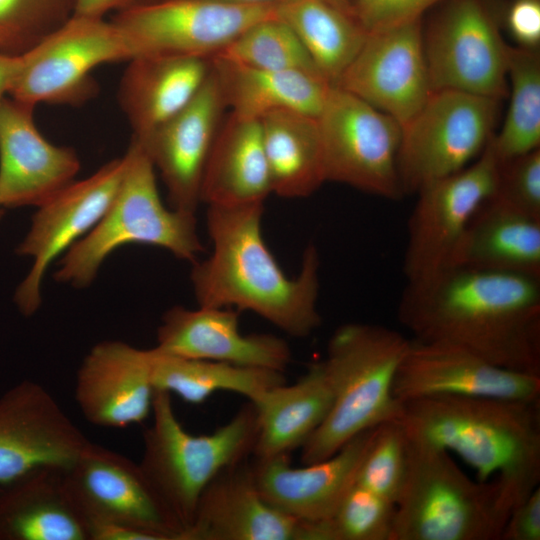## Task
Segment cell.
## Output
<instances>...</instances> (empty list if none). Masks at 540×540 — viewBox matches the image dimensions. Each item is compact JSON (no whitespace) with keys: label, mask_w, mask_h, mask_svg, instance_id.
Listing matches in <instances>:
<instances>
[{"label":"cell","mask_w":540,"mask_h":540,"mask_svg":"<svg viewBox=\"0 0 540 540\" xmlns=\"http://www.w3.org/2000/svg\"><path fill=\"white\" fill-rule=\"evenodd\" d=\"M375 429L361 432L334 455L302 467H293L290 455L254 459L253 471L262 497L304 523L317 524L329 519L355 484Z\"/></svg>","instance_id":"obj_23"},{"label":"cell","mask_w":540,"mask_h":540,"mask_svg":"<svg viewBox=\"0 0 540 540\" xmlns=\"http://www.w3.org/2000/svg\"><path fill=\"white\" fill-rule=\"evenodd\" d=\"M183 540H315V533L262 497L249 457L208 484Z\"/></svg>","instance_id":"obj_21"},{"label":"cell","mask_w":540,"mask_h":540,"mask_svg":"<svg viewBox=\"0 0 540 540\" xmlns=\"http://www.w3.org/2000/svg\"><path fill=\"white\" fill-rule=\"evenodd\" d=\"M150 377L158 391L200 404L212 394L227 391L256 402L269 389L287 382L282 371L220 361L185 358L148 349Z\"/></svg>","instance_id":"obj_32"},{"label":"cell","mask_w":540,"mask_h":540,"mask_svg":"<svg viewBox=\"0 0 540 540\" xmlns=\"http://www.w3.org/2000/svg\"><path fill=\"white\" fill-rule=\"evenodd\" d=\"M63 477L86 527L90 522H111L147 531L159 540H182L181 525L139 464L129 458L88 440Z\"/></svg>","instance_id":"obj_15"},{"label":"cell","mask_w":540,"mask_h":540,"mask_svg":"<svg viewBox=\"0 0 540 540\" xmlns=\"http://www.w3.org/2000/svg\"><path fill=\"white\" fill-rule=\"evenodd\" d=\"M500 100L456 90L432 91L401 126L398 174L403 194L468 166L495 133Z\"/></svg>","instance_id":"obj_9"},{"label":"cell","mask_w":540,"mask_h":540,"mask_svg":"<svg viewBox=\"0 0 540 540\" xmlns=\"http://www.w3.org/2000/svg\"><path fill=\"white\" fill-rule=\"evenodd\" d=\"M400 402L432 396L540 399V375L494 365L456 346L410 339L393 383Z\"/></svg>","instance_id":"obj_18"},{"label":"cell","mask_w":540,"mask_h":540,"mask_svg":"<svg viewBox=\"0 0 540 540\" xmlns=\"http://www.w3.org/2000/svg\"><path fill=\"white\" fill-rule=\"evenodd\" d=\"M3 209H4V208L0 205V219H1L2 214H3Z\"/></svg>","instance_id":"obj_48"},{"label":"cell","mask_w":540,"mask_h":540,"mask_svg":"<svg viewBox=\"0 0 540 540\" xmlns=\"http://www.w3.org/2000/svg\"><path fill=\"white\" fill-rule=\"evenodd\" d=\"M272 193L305 198L325 182L317 117L276 111L260 119Z\"/></svg>","instance_id":"obj_31"},{"label":"cell","mask_w":540,"mask_h":540,"mask_svg":"<svg viewBox=\"0 0 540 540\" xmlns=\"http://www.w3.org/2000/svg\"><path fill=\"white\" fill-rule=\"evenodd\" d=\"M409 344L398 331L376 324L347 323L333 332L322 359L333 404L302 446V464L324 460L361 432L401 418L393 383Z\"/></svg>","instance_id":"obj_4"},{"label":"cell","mask_w":540,"mask_h":540,"mask_svg":"<svg viewBox=\"0 0 540 540\" xmlns=\"http://www.w3.org/2000/svg\"><path fill=\"white\" fill-rule=\"evenodd\" d=\"M264 203L210 205L211 254L195 261L190 280L198 306L251 311L284 333L310 336L321 325L320 255L309 244L299 273L288 277L262 234Z\"/></svg>","instance_id":"obj_2"},{"label":"cell","mask_w":540,"mask_h":540,"mask_svg":"<svg viewBox=\"0 0 540 540\" xmlns=\"http://www.w3.org/2000/svg\"><path fill=\"white\" fill-rule=\"evenodd\" d=\"M396 504L354 484L331 517L316 524L317 540H391Z\"/></svg>","instance_id":"obj_37"},{"label":"cell","mask_w":540,"mask_h":540,"mask_svg":"<svg viewBox=\"0 0 540 540\" xmlns=\"http://www.w3.org/2000/svg\"><path fill=\"white\" fill-rule=\"evenodd\" d=\"M500 540H540V488L510 513Z\"/></svg>","instance_id":"obj_42"},{"label":"cell","mask_w":540,"mask_h":540,"mask_svg":"<svg viewBox=\"0 0 540 540\" xmlns=\"http://www.w3.org/2000/svg\"><path fill=\"white\" fill-rule=\"evenodd\" d=\"M211 70L207 58L140 54L127 61L117 102L131 130L142 139L162 125L198 93Z\"/></svg>","instance_id":"obj_25"},{"label":"cell","mask_w":540,"mask_h":540,"mask_svg":"<svg viewBox=\"0 0 540 540\" xmlns=\"http://www.w3.org/2000/svg\"><path fill=\"white\" fill-rule=\"evenodd\" d=\"M234 308L173 306L157 328L155 348L170 355L285 372L292 353L281 337L244 334Z\"/></svg>","instance_id":"obj_22"},{"label":"cell","mask_w":540,"mask_h":540,"mask_svg":"<svg viewBox=\"0 0 540 540\" xmlns=\"http://www.w3.org/2000/svg\"><path fill=\"white\" fill-rule=\"evenodd\" d=\"M210 60L226 107L252 119L282 110L317 117L332 86L305 71L250 68L217 57Z\"/></svg>","instance_id":"obj_30"},{"label":"cell","mask_w":540,"mask_h":540,"mask_svg":"<svg viewBox=\"0 0 540 540\" xmlns=\"http://www.w3.org/2000/svg\"><path fill=\"white\" fill-rule=\"evenodd\" d=\"M126 159L114 158L90 176L74 180L37 207L20 256L32 259L29 273L16 289L14 302L24 316L42 303L41 286L50 265L87 235L110 206L121 182Z\"/></svg>","instance_id":"obj_13"},{"label":"cell","mask_w":540,"mask_h":540,"mask_svg":"<svg viewBox=\"0 0 540 540\" xmlns=\"http://www.w3.org/2000/svg\"><path fill=\"white\" fill-rule=\"evenodd\" d=\"M490 140L468 166L425 185L416 193L417 202L407 223L403 260L407 282L425 279L451 265L471 218L493 195L499 161Z\"/></svg>","instance_id":"obj_12"},{"label":"cell","mask_w":540,"mask_h":540,"mask_svg":"<svg viewBox=\"0 0 540 540\" xmlns=\"http://www.w3.org/2000/svg\"><path fill=\"white\" fill-rule=\"evenodd\" d=\"M87 442L39 383L25 380L0 396L1 487L38 469H68Z\"/></svg>","instance_id":"obj_16"},{"label":"cell","mask_w":540,"mask_h":540,"mask_svg":"<svg viewBox=\"0 0 540 540\" xmlns=\"http://www.w3.org/2000/svg\"><path fill=\"white\" fill-rule=\"evenodd\" d=\"M253 404L257 412L254 459L290 455L301 449L324 422L333 404V390L323 360L311 363L295 383L277 385Z\"/></svg>","instance_id":"obj_26"},{"label":"cell","mask_w":540,"mask_h":540,"mask_svg":"<svg viewBox=\"0 0 540 540\" xmlns=\"http://www.w3.org/2000/svg\"><path fill=\"white\" fill-rule=\"evenodd\" d=\"M508 46L482 0H446L423 28L431 90L507 98Z\"/></svg>","instance_id":"obj_11"},{"label":"cell","mask_w":540,"mask_h":540,"mask_svg":"<svg viewBox=\"0 0 540 540\" xmlns=\"http://www.w3.org/2000/svg\"><path fill=\"white\" fill-rule=\"evenodd\" d=\"M0 490H1V486H0Z\"/></svg>","instance_id":"obj_49"},{"label":"cell","mask_w":540,"mask_h":540,"mask_svg":"<svg viewBox=\"0 0 540 540\" xmlns=\"http://www.w3.org/2000/svg\"><path fill=\"white\" fill-rule=\"evenodd\" d=\"M406 431L408 473L391 540H500L510 513L498 481H473L447 450Z\"/></svg>","instance_id":"obj_5"},{"label":"cell","mask_w":540,"mask_h":540,"mask_svg":"<svg viewBox=\"0 0 540 540\" xmlns=\"http://www.w3.org/2000/svg\"><path fill=\"white\" fill-rule=\"evenodd\" d=\"M333 86L404 125L432 92L422 19L367 32L360 50Z\"/></svg>","instance_id":"obj_17"},{"label":"cell","mask_w":540,"mask_h":540,"mask_svg":"<svg viewBox=\"0 0 540 540\" xmlns=\"http://www.w3.org/2000/svg\"><path fill=\"white\" fill-rule=\"evenodd\" d=\"M271 193L260 120L230 112L223 119L208 156L201 203H264Z\"/></svg>","instance_id":"obj_27"},{"label":"cell","mask_w":540,"mask_h":540,"mask_svg":"<svg viewBox=\"0 0 540 540\" xmlns=\"http://www.w3.org/2000/svg\"><path fill=\"white\" fill-rule=\"evenodd\" d=\"M491 198L540 220V148L499 162V176Z\"/></svg>","instance_id":"obj_39"},{"label":"cell","mask_w":540,"mask_h":540,"mask_svg":"<svg viewBox=\"0 0 540 540\" xmlns=\"http://www.w3.org/2000/svg\"><path fill=\"white\" fill-rule=\"evenodd\" d=\"M450 266L540 278V220L489 197L471 218Z\"/></svg>","instance_id":"obj_29"},{"label":"cell","mask_w":540,"mask_h":540,"mask_svg":"<svg viewBox=\"0 0 540 540\" xmlns=\"http://www.w3.org/2000/svg\"><path fill=\"white\" fill-rule=\"evenodd\" d=\"M76 0H0V55L22 56L75 14Z\"/></svg>","instance_id":"obj_36"},{"label":"cell","mask_w":540,"mask_h":540,"mask_svg":"<svg viewBox=\"0 0 540 540\" xmlns=\"http://www.w3.org/2000/svg\"><path fill=\"white\" fill-rule=\"evenodd\" d=\"M397 315L414 340L540 375V278L449 266L407 282Z\"/></svg>","instance_id":"obj_1"},{"label":"cell","mask_w":540,"mask_h":540,"mask_svg":"<svg viewBox=\"0 0 540 540\" xmlns=\"http://www.w3.org/2000/svg\"><path fill=\"white\" fill-rule=\"evenodd\" d=\"M154 394L148 349L123 341L95 344L77 370L75 401L95 426L125 428L142 423L151 415Z\"/></svg>","instance_id":"obj_24"},{"label":"cell","mask_w":540,"mask_h":540,"mask_svg":"<svg viewBox=\"0 0 540 540\" xmlns=\"http://www.w3.org/2000/svg\"><path fill=\"white\" fill-rule=\"evenodd\" d=\"M508 110L491 137L498 161L540 148V55L538 50L508 46Z\"/></svg>","instance_id":"obj_34"},{"label":"cell","mask_w":540,"mask_h":540,"mask_svg":"<svg viewBox=\"0 0 540 540\" xmlns=\"http://www.w3.org/2000/svg\"><path fill=\"white\" fill-rule=\"evenodd\" d=\"M117 192L96 226L60 258L55 279L89 286L107 257L127 244L166 249L194 263L204 251L194 213L168 208L159 194L156 170L142 146L131 139Z\"/></svg>","instance_id":"obj_6"},{"label":"cell","mask_w":540,"mask_h":540,"mask_svg":"<svg viewBox=\"0 0 540 540\" xmlns=\"http://www.w3.org/2000/svg\"><path fill=\"white\" fill-rule=\"evenodd\" d=\"M151 416L138 464L184 536L208 484L227 467L252 456L256 408L247 401L224 425L209 434L194 435L178 420L171 394L156 390Z\"/></svg>","instance_id":"obj_7"},{"label":"cell","mask_w":540,"mask_h":540,"mask_svg":"<svg viewBox=\"0 0 540 540\" xmlns=\"http://www.w3.org/2000/svg\"><path fill=\"white\" fill-rule=\"evenodd\" d=\"M446 0H351L345 13L366 32L421 20L425 11Z\"/></svg>","instance_id":"obj_40"},{"label":"cell","mask_w":540,"mask_h":540,"mask_svg":"<svg viewBox=\"0 0 540 540\" xmlns=\"http://www.w3.org/2000/svg\"><path fill=\"white\" fill-rule=\"evenodd\" d=\"M276 12L296 34L320 75L332 86L367 36L357 22L327 0H289L277 5Z\"/></svg>","instance_id":"obj_33"},{"label":"cell","mask_w":540,"mask_h":540,"mask_svg":"<svg viewBox=\"0 0 540 540\" xmlns=\"http://www.w3.org/2000/svg\"><path fill=\"white\" fill-rule=\"evenodd\" d=\"M158 0H76L75 14L105 17L110 12L135 7Z\"/></svg>","instance_id":"obj_44"},{"label":"cell","mask_w":540,"mask_h":540,"mask_svg":"<svg viewBox=\"0 0 540 540\" xmlns=\"http://www.w3.org/2000/svg\"><path fill=\"white\" fill-rule=\"evenodd\" d=\"M137 54L131 39L114 21L74 14L20 56V70L9 96L33 106H78L98 93L94 69L127 62Z\"/></svg>","instance_id":"obj_8"},{"label":"cell","mask_w":540,"mask_h":540,"mask_svg":"<svg viewBox=\"0 0 540 540\" xmlns=\"http://www.w3.org/2000/svg\"><path fill=\"white\" fill-rule=\"evenodd\" d=\"M87 532L88 540H159L147 531L111 522H90Z\"/></svg>","instance_id":"obj_43"},{"label":"cell","mask_w":540,"mask_h":540,"mask_svg":"<svg viewBox=\"0 0 540 540\" xmlns=\"http://www.w3.org/2000/svg\"><path fill=\"white\" fill-rule=\"evenodd\" d=\"M21 58L16 56L0 55V101L9 94L18 72Z\"/></svg>","instance_id":"obj_45"},{"label":"cell","mask_w":540,"mask_h":540,"mask_svg":"<svg viewBox=\"0 0 540 540\" xmlns=\"http://www.w3.org/2000/svg\"><path fill=\"white\" fill-rule=\"evenodd\" d=\"M408 473V435L400 419L376 427L355 483L397 504Z\"/></svg>","instance_id":"obj_38"},{"label":"cell","mask_w":540,"mask_h":540,"mask_svg":"<svg viewBox=\"0 0 540 540\" xmlns=\"http://www.w3.org/2000/svg\"><path fill=\"white\" fill-rule=\"evenodd\" d=\"M213 57L250 68L298 70L322 77L296 34L277 12L246 28Z\"/></svg>","instance_id":"obj_35"},{"label":"cell","mask_w":540,"mask_h":540,"mask_svg":"<svg viewBox=\"0 0 540 540\" xmlns=\"http://www.w3.org/2000/svg\"><path fill=\"white\" fill-rule=\"evenodd\" d=\"M63 471L35 470L0 490V540H88Z\"/></svg>","instance_id":"obj_28"},{"label":"cell","mask_w":540,"mask_h":540,"mask_svg":"<svg viewBox=\"0 0 540 540\" xmlns=\"http://www.w3.org/2000/svg\"><path fill=\"white\" fill-rule=\"evenodd\" d=\"M35 106L12 97L0 101V205L38 207L75 180L80 159L73 148L48 141L34 121Z\"/></svg>","instance_id":"obj_20"},{"label":"cell","mask_w":540,"mask_h":540,"mask_svg":"<svg viewBox=\"0 0 540 540\" xmlns=\"http://www.w3.org/2000/svg\"><path fill=\"white\" fill-rule=\"evenodd\" d=\"M276 15L274 5L215 0H158L115 13L111 19L138 54L210 59L252 24Z\"/></svg>","instance_id":"obj_14"},{"label":"cell","mask_w":540,"mask_h":540,"mask_svg":"<svg viewBox=\"0 0 540 540\" xmlns=\"http://www.w3.org/2000/svg\"><path fill=\"white\" fill-rule=\"evenodd\" d=\"M234 5L254 6V5H274L277 6L289 0H215Z\"/></svg>","instance_id":"obj_46"},{"label":"cell","mask_w":540,"mask_h":540,"mask_svg":"<svg viewBox=\"0 0 540 540\" xmlns=\"http://www.w3.org/2000/svg\"><path fill=\"white\" fill-rule=\"evenodd\" d=\"M317 122L326 182L389 200L404 196L398 174L402 128L396 119L331 86Z\"/></svg>","instance_id":"obj_10"},{"label":"cell","mask_w":540,"mask_h":540,"mask_svg":"<svg viewBox=\"0 0 540 540\" xmlns=\"http://www.w3.org/2000/svg\"><path fill=\"white\" fill-rule=\"evenodd\" d=\"M402 404L400 420L478 473L495 475L505 507L511 511L540 482V399L432 396Z\"/></svg>","instance_id":"obj_3"},{"label":"cell","mask_w":540,"mask_h":540,"mask_svg":"<svg viewBox=\"0 0 540 540\" xmlns=\"http://www.w3.org/2000/svg\"><path fill=\"white\" fill-rule=\"evenodd\" d=\"M327 1L330 2L331 4H333L334 6H336L337 8H339L340 10H342V11L344 12L346 6L348 5V3H349L351 0H327Z\"/></svg>","instance_id":"obj_47"},{"label":"cell","mask_w":540,"mask_h":540,"mask_svg":"<svg viewBox=\"0 0 540 540\" xmlns=\"http://www.w3.org/2000/svg\"><path fill=\"white\" fill-rule=\"evenodd\" d=\"M506 25L518 47L537 50L540 45V0H513Z\"/></svg>","instance_id":"obj_41"},{"label":"cell","mask_w":540,"mask_h":540,"mask_svg":"<svg viewBox=\"0 0 540 540\" xmlns=\"http://www.w3.org/2000/svg\"><path fill=\"white\" fill-rule=\"evenodd\" d=\"M226 109L211 69L185 107L146 137L132 138L159 172L171 208L196 214L205 166Z\"/></svg>","instance_id":"obj_19"}]
</instances>
